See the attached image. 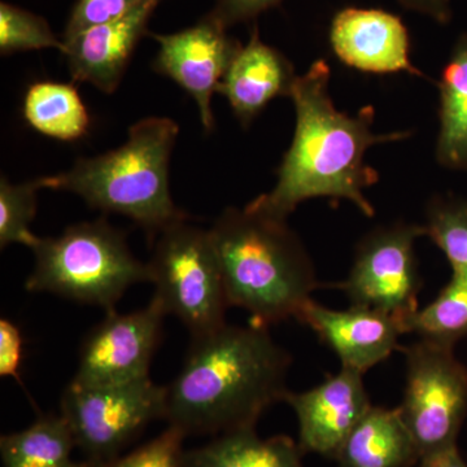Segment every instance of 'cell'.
<instances>
[{
    "instance_id": "obj_3",
    "label": "cell",
    "mask_w": 467,
    "mask_h": 467,
    "mask_svg": "<svg viewBox=\"0 0 467 467\" xmlns=\"http://www.w3.org/2000/svg\"><path fill=\"white\" fill-rule=\"evenodd\" d=\"M230 306L269 327L299 316L319 287L308 251L287 221L245 205L226 208L209 229Z\"/></svg>"
},
{
    "instance_id": "obj_17",
    "label": "cell",
    "mask_w": 467,
    "mask_h": 467,
    "mask_svg": "<svg viewBox=\"0 0 467 467\" xmlns=\"http://www.w3.org/2000/svg\"><path fill=\"white\" fill-rule=\"evenodd\" d=\"M335 459L343 467H410L420 457L399 409L371 407Z\"/></svg>"
},
{
    "instance_id": "obj_22",
    "label": "cell",
    "mask_w": 467,
    "mask_h": 467,
    "mask_svg": "<svg viewBox=\"0 0 467 467\" xmlns=\"http://www.w3.org/2000/svg\"><path fill=\"white\" fill-rule=\"evenodd\" d=\"M405 333L453 347L467 335V275L451 273L450 284L425 308L405 321Z\"/></svg>"
},
{
    "instance_id": "obj_8",
    "label": "cell",
    "mask_w": 467,
    "mask_h": 467,
    "mask_svg": "<svg viewBox=\"0 0 467 467\" xmlns=\"http://www.w3.org/2000/svg\"><path fill=\"white\" fill-rule=\"evenodd\" d=\"M165 396L167 386H160L150 377L113 386L69 383L61 396L60 414L88 465L100 467L116 460L147 423L164 418Z\"/></svg>"
},
{
    "instance_id": "obj_20",
    "label": "cell",
    "mask_w": 467,
    "mask_h": 467,
    "mask_svg": "<svg viewBox=\"0 0 467 467\" xmlns=\"http://www.w3.org/2000/svg\"><path fill=\"white\" fill-rule=\"evenodd\" d=\"M24 119L34 130L52 140L76 142L90 129V113L73 84L36 82L24 99Z\"/></svg>"
},
{
    "instance_id": "obj_18",
    "label": "cell",
    "mask_w": 467,
    "mask_h": 467,
    "mask_svg": "<svg viewBox=\"0 0 467 467\" xmlns=\"http://www.w3.org/2000/svg\"><path fill=\"white\" fill-rule=\"evenodd\" d=\"M301 451L288 436L264 439L248 427L184 451L183 467H303Z\"/></svg>"
},
{
    "instance_id": "obj_24",
    "label": "cell",
    "mask_w": 467,
    "mask_h": 467,
    "mask_svg": "<svg viewBox=\"0 0 467 467\" xmlns=\"http://www.w3.org/2000/svg\"><path fill=\"white\" fill-rule=\"evenodd\" d=\"M42 189H46V177L15 184L3 175L0 180V247L23 244L33 248L39 241L30 225L36 214V195Z\"/></svg>"
},
{
    "instance_id": "obj_25",
    "label": "cell",
    "mask_w": 467,
    "mask_h": 467,
    "mask_svg": "<svg viewBox=\"0 0 467 467\" xmlns=\"http://www.w3.org/2000/svg\"><path fill=\"white\" fill-rule=\"evenodd\" d=\"M45 48H57L64 54L66 43L55 36L50 24L45 18L17 5L0 3V52L2 55L45 50Z\"/></svg>"
},
{
    "instance_id": "obj_9",
    "label": "cell",
    "mask_w": 467,
    "mask_h": 467,
    "mask_svg": "<svg viewBox=\"0 0 467 467\" xmlns=\"http://www.w3.org/2000/svg\"><path fill=\"white\" fill-rule=\"evenodd\" d=\"M420 236H426L425 226L407 223L368 233L359 242L348 276L337 287L353 306L384 313L405 325L418 310L422 287L416 256Z\"/></svg>"
},
{
    "instance_id": "obj_19",
    "label": "cell",
    "mask_w": 467,
    "mask_h": 467,
    "mask_svg": "<svg viewBox=\"0 0 467 467\" xmlns=\"http://www.w3.org/2000/svg\"><path fill=\"white\" fill-rule=\"evenodd\" d=\"M441 130L436 159L441 167L467 171V34L457 39L439 81Z\"/></svg>"
},
{
    "instance_id": "obj_14",
    "label": "cell",
    "mask_w": 467,
    "mask_h": 467,
    "mask_svg": "<svg viewBox=\"0 0 467 467\" xmlns=\"http://www.w3.org/2000/svg\"><path fill=\"white\" fill-rule=\"evenodd\" d=\"M296 319L327 344L342 368L361 374L400 349L399 337L407 334L401 321L384 313L353 306L346 310L331 309L313 299L301 308Z\"/></svg>"
},
{
    "instance_id": "obj_31",
    "label": "cell",
    "mask_w": 467,
    "mask_h": 467,
    "mask_svg": "<svg viewBox=\"0 0 467 467\" xmlns=\"http://www.w3.org/2000/svg\"><path fill=\"white\" fill-rule=\"evenodd\" d=\"M420 467H467L457 445L420 457Z\"/></svg>"
},
{
    "instance_id": "obj_4",
    "label": "cell",
    "mask_w": 467,
    "mask_h": 467,
    "mask_svg": "<svg viewBox=\"0 0 467 467\" xmlns=\"http://www.w3.org/2000/svg\"><path fill=\"white\" fill-rule=\"evenodd\" d=\"M180 128L168 117H147L131 126L119 149L77 160L64 173L46 177V189L67 192L91 208L121 214L149 235L189 220L175 205L169 165Z\"/></svg>"
},
{
    "instance_id": "obj_29",
    "label": "cell",
    "mask_w": 467,
    "mask_h": 467,
    "mask_svg": "<svg viewBox=\"0 0 467 467\" xmlns=\"http://www.w3.org/2000/svg\"><path fill=\"white\" fill-rule=\"evenodd\" d=\"M23 335L8 318L0 319V377L20 380Z\"/></svg>"
},
{
    "instance_id": "obj_10",
    "label": "cell",
    "mask_w": 467,
    "mask_h": 467,
    "mask_svg": "<svg viewBox=\"0 0 467 467\" xmlns=\"http://www.w3.org/2000/svg\"><path fill=\"white\" fill-rule=\"evenodd\" d=\"M165 317L167 313L153 297L149 306L135 312L107 313L86 337L70 383L100 387L149 378Z\"/></svg>"
},
{
    "instance_id": "obj_16",
    "label": "cell",
    "mask_w": 467,
    "mask_h": 467,
    "mask_svg": "<svg viewBox=\"0 0 467 467\" xmlns=\"http://www.w3.org/2000/svg\"><path fill=\"white\" fill-rule=\"evenodd\" d=\"M294 66L281 51L261 41L259 27L242 46L227 69L218 94L225 97L234 115L244 128L279 97H291Z\"/></svg>"
},
{
    "instance_id": "obj_13",
    "label": "cell",
    "mask_w": 467,
    "mask_h": 467,
    "mask_svg": "<svg viewBox=\"0 0 467 467\" xmlns=\"http://www.w3.org/2000/svg\"><path fill=\"white\" fill-rule=\"evenodd\" d=\"M330 45L342 63L365 73L425 77L411 64L407 26L382 9L348 7L335 15Z\"/></svg>"
},
{
    "instance_id": "obj_30",
    "label": "cell",
    "mask_w": 467,
    "mask_h": 467,
    "mask_svg": "<svg viewBox=\"0 0 467 467\" xmlns=\"http://www.w3.org/2000/svg\"><path fill=\"white\" fill-rule=\"evenodd\" d=\"M398 2L409 11L425 15L441 26L451 21V0H398Z\"/></svg>"
},
{
    "instance_id": "obj_12",
    "label": "cell",
    "mask_w": 467,
    "mask_h": 467,
    "mask_svg": "<svg viewBox=\"0 0 467 467\" xmlns=\"http://www.w3.org/2000/svg\"><path fill=\"white\" fill-rule=\"evenodd\" d=\"M285 401L296 414L301 451L326 457H337L347 436L373 407L364 374L344 368L308 391L288 392Z\"/></svg>"
},
{
    "instance_id": "obj_23",
    "label": "cell",
    "mask_w": 467,
    "mask_h": 467,
    "mask_svg": "<svg viewBox=\"0 0 467 467\" xmlns=\"http://www.w3.org/2000/svg\"><path fill=\"white\" fill-rule=\"evenodd\" d=\"M426 236L450 261L453 273L467 275V199L436 196L427 205Z\"/></svg>"
},
{
    "instance_id": "obj_27",
    "label": "cell",
    "mask_w": 467,
    "mask_h": 467,
    "mask_svg": "<svg viewBox=\"0 0 467 467\" xmlns=\"http://www.w3.org/2000/svg\"><path fill=\"white\" fill-rule=\"evenodd\" d=\"M143 0H78L70 14L64 42L94 27L115 23L130 14Z\"/></svg>"
},
{
    "instance_id": "obj_26",
    "label": "cell",
    "mask_w": 467,
    "mask_h": 467,
    "mask_svg": "<svg viewBox=\"0 0 467 467\" xmlns=\"http://www.w3.org/2000/svg\"><path fill=\"white\" fill-rule=\"evenodd\" d=\"M183 431L169 426L167 431L125 457L100 467H183Z\"/></svg>"
},
{
    "instance_id": "obj_28",
    "label": "cell",
    "mask_w": 467,
    "mask_h": 467,
    "mask_svg": "<svg viewBox=\"0 0 467 467\" xmlns=\"http://www.w3.org/2000/svg\"><path fill=\"white\" fill-rule=\"evenodd\" d=\"M281 2L282 0H217L208 15L225 29H230L238 24L254 20Z\"/></svg>"
},
{
    "instance_id": "obj_6",
    "label": "cell",
    "mask_w": 467,
    "mask_h": 467,
    "mask_svg": "<svg viewBox=\"0 0 467 467\" xmlns=\"http://www.w3.org/2000/svg\"><path fill=\"white\" fill-rule=\"evenodd\" d=\"M153 299L175 316L192 337L213 333L226 325L229 308L220 263L209 230L174 223L159 234L147 263Z\"/></svg>"
},
{
    "instance_id": "obj_11",
    "label": "cell",
    "mask_w": 467,
    "mask_h": 467,
    "mask_svg": "<svg viewBox=\"0 0 467 467\" xmlns=\"http://www.w3.org/2000/svg\"><path fill=\"white\" fill-rule=\"evenodd\" d=\"M159 43L153 69L173 79L198 106L202 128L214 130L212 98L241 50V42L227 34L214 18L202 17L196 26L173 34H152Z\"/></svg>"
},
{
    "instance_id": "obj_15",
    "label": "cell",
    "mask_w": 467,
    "mask_h": 467,
    "mask_svg": "<svg viewBox=\"0 0 467 467\" xmlns=\"http://www.w3.org/2000/svg\"><path fill=\"white\" fill-rule=\"evenodd\" d=\"M158 5L159 0H143L115 23L94 27L64 42V55L73 81L92 85L104 94H113L121 84L135 47L147 33Z\"/></svg>"
},
{
    "instance_id": "obj_2",
    "label": "cell",
    "mask_w": 467,
    "mask_h": 467,
    "mask_svg": "<svg viewBox=\"0 0 467 467\" xmlns=\"http://www.w3.org/2000/svg\"><path fill=\"white\" fill-rule=\"evenodd\" d=\"M291 362L264 326L226 324L192 337L182 368L167 386L164 418L186 435L254 427L290 392Z\"/></svg>"
},
{
    "instance_id": "obj_32",
    "label": "cell",
    "mask_w": 467,
    "mask_h": 467,
    "mask_svg": "<svg viewBox=\"0 0 467 467\" xmlns=\"http://www.w3.org/2000/svg\"><path fill=\"white\" fill-rule=\"evenodd\" d=\"M159 2H160V0H159Z\"/></svg>"
},
{
    "instance_id": "obj_21",
    "label": "cell",
    "mask_w": 467,
    "mask_h": 467,
    "mask_svg": "<svg viewBox=\"0 0 467 467\" xmlns=\"http://www.w3.org/2000/svg\"><path fill=\"white\" fill-rule=\"evenodd\" d=\"M76 447L72 430L61 414L41 416L23 431L0 439L3 467H91L72 460Z\"/></svg>"
},
{
    "instance_id": "obj_5",
    "label": "cell",
    "mask_w": 467,
    "mask_h": 467,
    "mask_svg": "<svg viewBox=\"0 0 467 467\" xmlns=\"http://www.w3.org/2000/svg\"><path fill=\"white\" fill-rule=\"evenodd\" d=\"M32 250L36 264L26 282L27 291L47 292L107 313L131 285L149 282L147 264L134 256L125 234L106 218L39 238Z\"/></svg>"
},
{
    "instance_id": "obj_7",
    "label": "cell",
    "mask_w": 467,
    "mask_h": 467,
    "mask_svg": "<svg viewBox=\"0 0 467 467\" xmlns=\"http://www.w3.org/2000/svg\"><path fill=\"white\" fill-rule=\"evenodd\" d=\"M407 384L399 411L420 457L456 445L467 413V368L453 347L420 339L401 348Z\"/></svg>"
},
{
    "instance_id": "obj_1",
    "label": "cell",
    "mask_w": 467,
    "mask_h": 467,
    "mask_svg": "<svg viewBox=\"0 0 467 467\" xmlns=\"http://www.w3.org/2000/svg\"><path fill=\"white\" fill-rule=\"evenodd\" d=\"M330 77V67L319 58L295 79L290 97L296 113L294 140L276 171L275 186L248 202V208L287 221L301 202L330 198L353 202L367 217L376 214L365 190L378 183L379 173L365 162V153L377 144L407 140L411 133H376L371 106L355 116L335 109Z\"/></svg>"
}]
</instances>
